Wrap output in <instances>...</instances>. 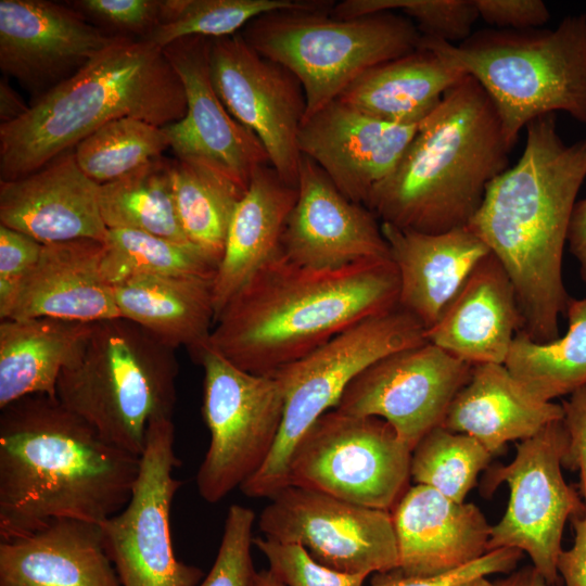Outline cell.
<instances>
[{
    "label": "cell",
    "mask_w": 586,
    "mask_h": 586,
    "mask_svg": "<svg viewBox=\"0 0 586 586\" xmlns=\"http://www.w3.org/2000/svg\"><path fill=\"white\" fill-rule=\"evenodd\" d=\"M255 586H285L271 570L258 572Z\"/></svg>",
    "instance_id": "cell-51"
},
{
    "label": "cell",
    "mask_w": 586,
    "mask_h": 586,
    "mask_svg": "<svg viewBox=\"0 0 586 586\" xmlns=\"http://www.w3.org/2000/svg\"><path fill=\"white\" fill-rule=\"evenodd\" d=\"M333 3L324 0H166L162 23L142 38L163 49L187 37L232 36L269 12L320 9Z\"/></svg>",
    "instance_id": "cell-35"
},
{
    "label": "cell",
    "mask_w": 586,
    "mask_h": 586,
    "mask_svg": "<svg viewBox=\"0 0 586 586\" xmlns=\"http://www.w3.org/2000/svg\"><path fill=\"white\" fill-rule=\"evenodd\" d=\"M568 445L563 420L548 423L517 444L514 459L488 469L483 494L506 483L510 497L505 514L492 526L487 550L517 548L526 552L547 585L560 584L557 563L569 519L584 514L579 492L562 474Z\"/></svg>",
    "instance_id": "cell-12"
},
{
    "label": "cell",
    "mask_w": 586,
    "mask_h": 586,
    "mask_svg": "<svg viewBox=\"0 0 586 586\" xmlns=\"http://www.w3.org/2000/svg\"><path fill=\"white\" fill-rule=\"evenodd\" d=\"M333 5L269 12L240 31L255 51L298 78L306 95L305 118L336 100L368 69L413 52L421 42L417 26L403 14L336 18L330 14Z\"/></svg>",
    "instance_id": "cell-8"
},
{
    "label": "cell",
    "mask_w": 586,
    "mask_h": 586,
    "mask_svg": "<svg viewBox=\"0 0 586 586\" xmlns=\"http://www.w3.org/2000/svg\"><path fill=\"white\" fill-rule=\"evenodd\" d=\"M298 190L271 164L259 167L233 212L222 258L213 280L215 320L227 303L279 255L286 219Z\"/></svg>",
    "instance_id": "cell-27"
},
{
    "label": "cell",
    "mask_w": 586,
    "mask_h": 586,
    "mask_svg": "<svg viewBox=\"0 0 586 586\" xmlns=\"http://www.w3.org/2000/svg\"><path fill=\"white\" fill-rule=\"evenodd\" d=\"M561 406L562 420L568 432L562 467L579 473V494L585 507L583 517L586 520V385L570 394Z\"/></svg>",
    "instance_id": "cell-45"
},
{
    "label": "cell",
    "mask_w": 586,
    "mask_h": 586,
    "mask_svg": "<svg viewBox=\"0 0 586 586\" xmlns=\"http://www.w3.org/2000/svg\"><path fill=\"white\" fill-rule=\"evenodd\" d=\"M173 419L152 422L140 467L125 508L99 523L105 550L122 586H198L201 569L174 551L170 511L181 481Z\"/></svg>",
    "instance_id": "cell-13"
},
{
    "label": "cell",
    "mask_w": 586,
    "mask_h": 586,
    "mask_svg": "<svg viewBox=\"0 0 586 586\" xmlns=\"http://www.w3.org/2000/svg\"><path fill=\"white\" fill-rule=\"evenodd\" d=\"M202 413L209 446L195 476L199 494L215 504L268 459L283 418L281 386L272 375L246 372L205 346Z\"/></svg>",
    "instance_id": "cell-11"
},
{
    "label": "cell",
    "mask_w": 586,
    "mask_h": 586,
    "mask_svg": "<svg viewBox=\"0 0 586 586\" xmlns=\"http://www.w3.org/2000/svg\"><path fill=\"white\" fill-rule=\"evenodd\" d=\"M270 500L258 521L266 537L300 544L316 561L342 573L369 575L398 568L391 511L293 485Z\"/></svg>",
    "instance_id": "cell-14"
},
{
    "label": "cell",
    "mask_w": 586,
    "mask_h": 586,
    "mask_svg": "<svg viewBox=\"0 0 586 586\" xmlns=\"http://www.w3.org/2000/svg\"><path fill=\"white\" fill-rule=\"evenodd\" d=\"M171 183L187 239L218 268L233 212L245 191L207 166L178 158L171 160Z\"/></svg>",
    "instance_id": "cell-34"
},
{
    "label": "cell",
    "mask_w": 586,
    "mask_h": 586,
    "mask_svg": "<svg viewBox=\"0 0 586 586\" xmlns=\"http://www.w3.org/2000/svg\"><path fill=\"white\" fill-rule=\"evenodd\" d=\"M565 315L563 336L537 343L520 331L504 364L530 395L543 402L586 385V298H571Z\"/></svg>",
    "instance_id": "cell-32"
},
{
    "label": "cell",
    "mask_w": 586,
    "mask_h": 586,
    "mask_svg": "<svg viewBox=\"0 0 586 586\" xmlns=\"http://www.w3.org/2000/svg\"><path fill=\"white\" fill-rule=\"evenodd\" d=\"M522 155L487 186L467 225L508 273L522 331L537 343L559 337L569 296L563 251L576 195L586 178V138L566 144L555 114L525 126Z\"/></svg>",
    "instance_id": "cell-1"
},
{
    "label": "cell",
    "mask_w": 586,
    "mask_h": 586,
    "mask_svg": "<svg viewBox=\"0 0 586 586\" xmlns=\"http://www.w3.org/2000/svg\"><path fill=\"white\" fill-rule=\"evenodd\" d=\"M29 106L23 101L21 95L11 87L8 78L0 80V120L1 124H9L21 118Z\"/></svg>",
    "instance_id": "cell-49"
},
{
    "label": "cell",
    "mask_w": 586,
    "mask_h": 586,
    "mask_svg": "<svg viewBox=\"0 0 586 586\" xmlns=\"http://www.w3.org/2000/svg\"><path fill=\"white\" fill-rule=\"evenodd\" d=\"M187 100L163 49L115 40L75 74L42 92L17 120L0 125V181L40 169L109 122L135 117L158 127L182 119Z\"/></svg>",
    "instance_id": "cell-5"
},
{
    "label": "cell",
    "mask_w": 586,
    "mask_h": 586,
    "mask_svg": "<svg viewBox=\"0 0 586 586\" xmlns=\"http://www.w3.org/2000/svg\"><path fill=\"white\" fill-rule=\"evenodd\" d=\"M523 320L515 290L489 253L425 330L426 341L471 365L505 364Z\"/></svg>",
    "instance_id": "cell-23"
},
{
    "label": "cell",
    "mask_w": 586,
    "mask_h": 586,
    "mask_svg": "<svg viewBox=\"0 0 586 586\" xmlns=\"http://www.w3.org/2000/svg\"><path fill=\"white\" fill-rule=\"evenodd\" d=\"M170 148L163 127L135 117L106 123L74 149L82 173L102 186L118 180Z\"/></svg>",
    "instance_id": "cell-37"
},
{
    "label": "cell",
    "mask_w": 586,
    "mask_h": 586,
    "mask_svg": "<svg viewBox=\"0 0 586 586\" xmlns=\"http://www.w3.org/2000/svg\"><path fill=\"white\" fill-rule=\"evenodd\" d=\"M479 17L487 24L510 30L536 29L550 18L542 0H474Z\"/></svg>",
    "instance_id": "cell-46"
},
{
    "label": "cell",
    "mask_w": 586,
    "mask_h": 586,
    "mask_svg": "<svg viewBox=\"0 0 586 586\" xmlns=\"http://www.w3.org/2000/svg\"><path fill=\"white\" fill-rule=\"evenodd\" d=\"M140 457L102 438L58 397L36 394L0 413V538L60 519L101 523L128 504Z\"/></svg>",
    "instance_id": "cell-2"
},
{
    "label": "cell",
    "mask_w": 586,
    "mask_h": 586,
    "mask_svg": "<svg viewBox=\"0 0 586 586\" xmlns=\"http://www.w3.org/2000/svg\"><path fill=\"white\" fill-rule=\"evenodd\" d=\"M574 543L559 556L557 569L565 586H586V520L583 514L572 519Z\"/></svg>",
    "instance_id": "cell-47"
},
{
    "label": "cell",
    "mask_w": 586,
    "mask_h": 586,
    "mask_svg": "<svg viewBox=\"0 0 586 586\" xmlns=\"http://www.w3.org/2000/svg\"><path fill=\"white\" fill-rule=\"evenodd\" d=\"M101 269L113 286L140 275L213 278L217 266L190 243L132 229H107Z\"/></svg>",
    "instance_id": "cell-36"
},
{
    "label": "cell",
    "mask_w": 586,
    "mask_h": 586,
    "mask_svg": "<svg viewBox=\"0 0 586 586\" xmlns=\"http://www.w3.org/2000/svg\"><path fill=\"white\" fill-rule=\"evenodd\" d=\"M511 149L489 97L470 75L423 118L402 160L365 206L381 222L423 233L466 227Z\"/></svg>",
    "instance_id": "cell-4"
},
{
    "label": "cell",
    "mask_w": 586,
    "mask_h": 586,
    "mask_svg": "<svg viewBox=\"0 0 586 586\" xmlns=\"http://www.w3.org/2000/svg\"><path fill=\"white\" fill-rule=\"evenodd\" d=\"M466 75L420 42L413 52L365 72L336 100L383 122L416 125Z\"/></svg>",
    "instance_id": "cell-30"
},
{
    "label": "cell",
    "mask_w": 586,
    "mask_h": 586,
    "mask_svg": "<svg viewBox=\"0 0 586 586\" xmlns=\"http://www.w3.org/2000/svg\"><path fill=\"white\" fill-rule=\"evenodd\" d=\"M208 61L226 109L256 135L281 179L297 188L298 133L307 107L298 78L255 51L241 33L211 39Z\"/></svg>",
    "instance_id": "cell-15"
},
{
    "label": "cell",
    "mask_w": 586,
    "mask_h": 586,
    "mask_svg": "<svg viewBox=\"0 0 586 586\" xmlns=\"http://www.w3.org/2000/svg\"><path fill=\"white\" fill-rule=\"evenodd\" d=\"M411 449L378 417L320 416L295 446L288 485L391 511L408 488Z\"/></svg>",
    "instance_id": "cell-10"
},
{
    "label": "cell",
    "mask_w": 586,
    "mask_h": 586,
    "mask_svg": "<svg viewBox=\"0 0 586 586\" xmlns=\"http://www.w3.org/2000/svg\"><path fill=\"white\" fill-rule=\"evenodd\" d=\"M472 368L425 342L367 367L348 384L335 410L385 420L412 451L425 434L442 425Z\"/></svg>",
    "instance_id": "cell-16"
},
{
    "label": "cell",
    "mask_w": 586,
    "mask_h": 586,
    "mask_svg": "<svg viewBox=\"0 0 586 586\" xmlns=\"http://www.w3.org/2000/svg\"><path fill=\"white\" fill-rule=\"evenodd\" d=\"M178 372L174 348L116 317L92 323L60 374L56 397L106 442L140 457L150 424L173 419Z\"/></svg>",
    "instance_id": "cell-6"
},
{
    "label": "cell",
    "mask_w": 586,
    "mask_h": 586,
    "mask_svg": "<svg viewBox=\"0 0 586 586\" xmlns=\"http://www.w3.org/2000/svg\"><path fill=\"white\" fill-rule=\"evenodd\" d=\"M493 455L474 437L437 426L411 451L410 476L451 500L463 502Z\"/></svg>",
    "instance_id": "cell-38"
},
{
    "label": "cell",
    "mask_w": 586,
    "mask_h": 586,
    "mask_svg": "<svg viewBox=\"0 0 586 586\" xmlns=\"http://www.w3.org/2000/svg\"><path fill=\"white\" fill-rule=\"evenodd\" d=\"M566 242L579 264L581 278L586 285V198L577 201L573 207Z\"/></svg>",
    "instance_id": "cell-48"
},
{
    "label": "cell",
    "mask_w": 586,
    "mask_h": 586,
    "mask_svg": "<svg viewBox=\"0 0 586 586\" xmlns=\"http://www.w3.org/2000/svg\"><path fill=\"white\" fill-rule=\"evenodd\" d=\"M213 278L140 275L114 285L120 317L146 329L176 349L183 346L195 360L208 345L215 310Z\"/></svg>",
    "instance_id": "cell-29"
},
{
    "label": "cell",
    "mask_w": 586,
    "mask_h": 586,
    "mask_svg": "<svg viewBox=\"0 0 586 586\" xmlns=\"http://www.w3.org/2000/svg\"><path fill=\"white\" fill-rule=\"evenodd\" d=\"M398 568L408 575H440L488 552L492 526L477 506L416 484L391 510Z\"/></svg>",
    "instance_id": "cell-22"
},
{
    "label": "cell",
    "mask_w": 586,
    "mask_h": 586,
    "mask_svg": "<svg viewBox=\"0 0 586 586\" xmlns=\"http://www.w3.org/2000/svg\"><path fill=\"white\" fill-rule=\"evenodd\" d=\"M209 43L208 38L187 37L163 48L187 100L186 116L163 129L176 158L207 166L246 192L255 171L270 160L256 135L229 113L216 93Z\"/></svg>",
    "instance_id": "cell-17"
},
{
    "label": "cell",
    "mask_w": 586,
    "mask_h": 586,
    "mask_svg": "<svg viewBox=\"0 0 586 586\" xmlns=\"http://www.w3.org/2000/svg\"><path fill=\"white\" fill-rule=\"evenodd\" d=\"M99 189L69 150L33 174L0 181V225L42 245L78 239L104 242L107 228Z\"/></svg>",
    "instance_id": "cell-21"
},
{
    "label": "cell",
    "mask_w": 586,
    "mask_h": 586,
    "mask_svg": "<svg viewBox=\"0 0 586 586\" xmlns=\"http://www.w3.org/2000/svg\"><path fill=\"white\" fill-rule=\"evenodd\" d=\"M297 200L281 240L290 262L315 270L391 258L375 215L348 200L309 157L301 155Z\"/></svg>",
    "instance_id": "cell-18"
},
{
    "label": "cell",
    "mask_w": 586,
    "mask_h": 586,
    "mask_svg": "<svg viewBox=\"0 0 586 586\" xmlns=\"http://www.w3.org/2000/svg\"><path fill=\"white\" fill-rule=\"evenodd\" d=\"M0 586H122L99 523L60 519L0 543Z\"/></svg>",
    "instance_id": "cell-26"
},
{
    "label": "cell",
    "mask_w": 586,
    "mask_h": 586,
    "mask_svg": "<svg viewBox=\"0 0 586 586\" xmlns=\"http://www.w3.org/2000/svg\"><path fill=\"white\" fill-rule=\"evenodd\" d=\"M91 328L48 317L1 320L0 409L29 395L56 397L60 374Z\"/></svg>",
    "instance_id": "cell-31"
},
{
    "label": "cell",
    "mask_w": 586,
    "mask_h": 586,
    "mask_svg": "<svg viewBox=\"0 0 586 586\" xmlns=\"http://www.w3.org/2000/svg\"><path fill=\"white\" fill-rule=\"evenodd\" d=\"M271 570L285 586H364L367 574H347L316 561L300 544L254 538Z\"/></svg>",
    "instance_id": "cell-41"
},
{
    "label": "cell",
    "mask_w": 586,
    "mask_h": 586,
    "mask_svg": "<svg viewBox=\"0 0 586 586\" xmlns=\"http://www.w3.org/2000/svg\"><path fill=\"white\" fill-rule=\"evenodd\" d=\"M418 126L383 122L334 100L304 119L298 149L342 194L365 205L395 169Z\"/></svg>",
    "instance_id": "cell-20"
},
{
    "label": "cell",
    "mask_w": 586,
    "mask_h": 586,
    "mask_svg": "<svg viewBox=\"0 0 586 586\" xmlns=\"http://www.w3.org/2000/svg\"><path fill=\"white\" fill-rule=\"evenodd\" d=\"M523 552L517 548L491 550L480 559L450 572L433 576H413L399 568L374 573L371 586H456L476 577L512 572Z\"/></svg>",
    "instance_id": "cell-42"
},
{
    "label": "cell",
    "mask_w": 586,
    "mask_h": 586,
    "mask_svg": "<svg viewBox=\"0 0 586 586\" xmlns=\"http://www.w3.org/2000/svg\"><path fill=\"white\" fill-rule=\"evenodd\" d=\"M255 513L252 509L230 506L215 562L198 586H255L251 547Z\"/></svg>",
    "instance_id": "cell-40"
},
{
    "label": "cell",
    "mask_w": 586,
    "mask_h": 586,
    "mask_svg": "<svg viewBox=\"0 0 586 586\" xmlns=\"http://www.w3.org/2000/svg\"><path fill=\"white\" fill-rule=\"evenodd\" d=\"M428 342L425 328L399 306L369 317L273 373L283 395V418L263 467L241 486L247 497L270 498L288 486L291 455L307 430L336 406L367 367L395 352Z\"/></svg>",
    "instance_id": "cell-9"
},
{
    "label": "cell",
    "mask_w": 586,
    "mask_h": 586,
    "mask_svg": "<svg viewBox=\"0 0 586 586\" xmlns=\"http://www.w3.org/2000/svg\"><path fill=\"white\" fill-rule=\"evenodd\" d=\"M79 11L114 28L145 37L163 21L165 1L158 0H79Z\"/></svg>",
    "instance_id": "cell-44"
},
{
    "label": "cell",
    "mask_w": 586,
    "mask_h": 586,
    "mask_svg": "<svg viewBox=\"0 0 586 586\" xmlns=\"http://www.w3.org/2000/svg\"><path fill=\"white\" fill-rule=\"evenodd\" d=\"M562 406L530 395L502 364H480L453 399L441 426L477 440L493 456L562 420Z\"/></svg>",
    "instance_id": "cell-28"
},
{
    "label": "cell",
    "mask_w": 586,
    "mask_h": 586,
    "mask_svg": "<svg viewBox=\"0 0 586 586\" xmlns=\"http://www.w3.org/2000/svg\"><path fill=\"white\" fill-rule=\"evenodd\" d=\"M115 38L65 5L46 0L0 1V68L31 90L56 86Z\"/></svg>",
    "instance_id": "cell-19"
},
{
    "label": "cell",
    "mask_w": 586,
    "mask_h": 586,
    "mask_svg": "<svg viewBox=\"0 0 586 586\" xmlns=\"http://www.w3.org/2000/svg\"><path fill=\"white\" fill-rule=\"evenodd\" d=\"M103 251L104 242L92 239L43 245L8 319L48 317L95 323L120 317L114 286L102 273Z\"/></svg>",
    "instance_id": "cell-25"
},
{
    "label": "cell",
    "mask_w": 586,
    "mask_h": 586,
    "mask_svg": "<svg viewBox=\"0 0 586 586\" xmlns=\"http://www.w3.org/2000/svg\"><path fill=\"white\" fill-rule=\"evenodd\" d=\"M456 586H493V582H489L486 577H476Z\"/></svg>",
    "instance_id": "cell-52"
},
{
    "label": "cell",
    "mask_w": 586,
    "mask_h": 586,
    "mask_svg": "<svg viewBox=\"0 0 586 586\" xmlns=\"http://www.w3.org/2000/svg\"><path fill=\"white\" fill-rule=\"evenodd\" d=\"M493 586H547V583L533 565H528L495 581Z\"/></svg>",
    "instance_id": "cell-50"
},
{
    "label": "cell",
    "mask_w": 586,
    "mask_h": 586,
    "mask_svg": "<svg viewBox=\"0 0 586 586\" xmlns=\"http://www.w3.org/2000/svg\"><path fill=\"white\" fill-rule=\"evenodd\" d=\"M42 244L31 237L0 225V319H8L21 283L39 259Z\"/></svg>",
    "instance_id": "cell-43"
},
{
    "label": "cell",
    "mask_w": 586,
    "mask_h": 586,
    "mask_svg": "<svg viewBox=\"0 0 586 586\" xmlns=\"http://www.w3.org/2000/svg\"><path fill=\"white\" fill-rule=\"evenodd\" d=\"M398 295L391 258L315 270L281 252L227 303L208 346L241 370L269 375L352 326L397 307Z\"/></svg>",
    "instance_id": "cell-3"
},
{
    "label": "cell",
    "mask_w": 586,
    "mask_h": 586,
    "mask_svg": "<svg viewBox=\"0 0 586 586\" xmlns=\"http://www.w3.org/2000/svg\"><path fill=\"white\" fill-rule=\"evenodd\" d=\"M381 12H400L423 37L450 44L468 39L479 17L474 0H345L334 3L330 14L354 18Z\"/></svg>",
    "instance_id": "cell-39"
},
{
    "label": "cell",
    "mask_w": 586,
    "mask_h": 586,
    "mask_svg": "<svg viewBox=\"0 0 586 586\" xmlns=\"http://www.w3.org/2000/svg\"><path fill=\"white\" fill-rule=\"evenodd\" d=\"M421 43L481 85L510 149L546 114L565 112L586 124V14L568 15L553 29H483L459 44L423 36Z\"/></svg>",
    "instance_id": "cell-7"
},
{
    "label": "cell",
    "mask_w": 586,
    "mask_h": 586,
    "mask_svg": "<svg viewBox=\"0 0 586 586\" xmlns=\"http://www.w3.org/2000/svg\"><path fill=\"white\" fill-rule=\"evenodd\" d=\"M399 278L398 306L431 328L491 251L467 226L423 233L381 222Z\"/></svg>",
    "instance_id": "cell-24"
},
{
    "label": "cell",
    "mask_w": 586,
    "mask_h": 586,
    "mask_svg": "<svg viewBox=\"0 0 586 586\" xmlns=\"http://www.w3.org/2000/svg\"><path fill=\"white\" fill-rule=\"evenodd\" d=\"M99 205L107 229H132L190 243L175 205L171 160L161 156L118 180L100 186Z\"/></svg>",
    "instance_id": "cell-33"
}]
</instances>
